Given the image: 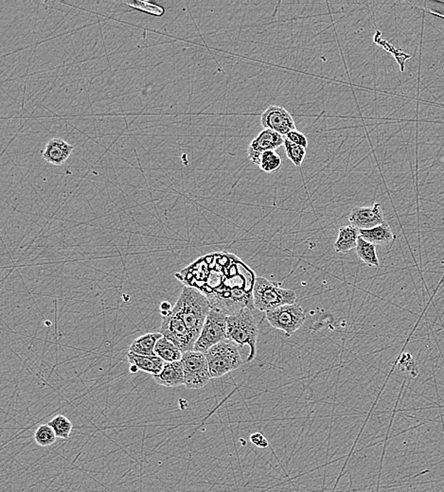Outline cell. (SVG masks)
<instances>
[{"label":"cell","instance_id":"1","mask_svg":"<svg viewBox=\"0 0 444 492\" xmlns=\"http://www.w3.org/2000/svg\"><path fill=\"white\" fill-rule=\"evenodd\" d=\"M212 305L207 297L195 288L184 286L173 310L182 318L195 341L199 338Z\"/></svg>","mask_w":444,"mask_h":492},{"label":"cell","instance_id":"2","mask_svg":"<svg viewBox=\"0 0 444 492\" xmlns=\"http://www.w3.org/2000/svg\"><path fill=\"white\" fill-rule=\"evenodd\" d=\"M227 339L238 345H247L250 349L247 361L251 362L256 356L257 341L259 337V325L250 308H243L235 314L227 315Z\"/></svg>","mask_w":444,"mask_h":492},{"label":"cell","instance_id":"3","mask_svg":"<svg viewBox=\"0 0 444 492\" xmlns=\"http://www.w3.org/2000/svg\"><path fill=\"white\" fill-rule=\"evenodd\" d=\"M297 297L294 291L279 287L267 278H255L252 289L253 307L260 312H269L280 306L295 304Z\"/></svg>","mask_w":444,"mask_h":492},{"label":"cell","instance_id":"4","mask_svg":"<svg viewBox=\"0 0 444 492\" xmlns=\"http://www.w3.org/2000/svg\"><path fill=\"white\" fill-rule=\"evenodd\" d=\"M240 345L232 340L218 343L213 345L205 356L207 358L208 369L212 379L225 376L230 372L234 371L244 364L240 354Z\"/></svg>","mask_w":444,"mask_h":492},{"label":"cell","instance_id":"5","mask_svg":"<svg viewBox=\"0 0 444 492\" xmlns=\"http://www.w3.org/2000/svg\"><path fill=\"white\" fill-rule=\"evenodd\" d=\"M227 315L220 310L212 308L204 327L197 341L195 342V352L205 354L213 345L227 339Z\"/></svg>","mask_w":444,"mask_h":492},{"label":"cell","instance_id":"6","mask_svg":"<svg viewBox=\"0 0 444 492\" xmlns=\"http://www.w3.org/2000/svg\"><path fill=\"white\" fill-rule=\"evenodd\" d=\"M181 362L184 367V386L186 389H203L212 380L207 358L202 352H195V350L184 352Z\"/></svg>","mask_w":444,"mask_h":492},{"label":"cell","instance_id":"7","mask_svg":"<svg viewBox=\"0 0 444 492\" xmlns=\"http://www.w3.org/2000/svg\"><path fill=\"white\" fill-rule=\"evenodd\" d=\"M267 319L274 329L282 330L287 337H290L304 324L306 315L304 309L295 303L267 312Z\"/></svg>","mask_w":444,"mask_h":492},{"label":"cell","instance_id":"8","mask_svg":"<svg viewBox=\"0 0 444 492\" xmlns=\"http://www.w3.org/2000/svg\"><path fill=\"white\" fill-rule=\"evenodd\" d=\"M160 332L163 337L172 341L183 354L195 349L197 341L182 318L178 317L173 310L167 317H163Z\"/></svg>","mask_w":444,"mask_h":492},{"label":"cell","instance_id":"9","mask_svg":"<svg viewBox=\"0 0 444 492\" xmlns=\"http://www.w3.org/2000/svg\"><path fill=\"white\" fill-rule=\"evenodd\" d=\"M260 123L264 129L276 132L286 136L290 132L296 130V124L291 114L279 106H270L260 116Z\"/></svg>","mask_w":444,"mask_h":492},{"label":"cell","instance_id":"10","mask_svg":"<svg viewBox=\"0 0 444 492\" xmlns=\"http://www.w3.org/2000/svg\"><path fill=\"white\" fill-rule=\"evenodd\" d=\"M284 144V136L269 129H264L248 146V159L259 166L260 156L262 153L267 151H276Z\"/></svg>","mask_w":444,"mask_h":492},{"label":"cell","instance_id":"11","mask_svg":"<svg viewBox=\"0 0 444 492\" xmlns=\"http://www.w3.org/2000/svg\"><path fill=\"white\" fill-rule=\"evenodd\" d=\"M351 225L359 230H371L384 223V216L380 204H374L372 207H357L352 210L349 216Z\"/></svg>","mask_w":444,"mask_h":492},{"label":"cell","instance_id":"12","mask_svg":"<svg viewBox=\"0 0 444 492\" xmlns=\"http://www.w3.org/2000/svg\"><path fill=\"white\" fill-rule=\"evenodd\" d=\"M73 151V146L61 138H52L46 144L43 158L47 162L54 166H61L68 160Z\"/></svg>","mask_w":444,"mask_h":492},{"label":"cell","instance_id":"13","mask_svg":"<svg viewBox=\"0 0 444 492\" xmlns=\"http://www.w3.org/2000/svg\"><path fill=\"white\" fill-rule=\"evenodd\" d=\"M156 384L165 387H178L184 385V367L182 362H165L162 371L153 375Z\"/></svg>","mask_w":444,"mask_h":492},{"label":"cell","instance_id":"14","mask_svg":"<svg viewBox=\"0 0 444 492\" xmlns=\"http://www.w3.org/2000/svg\"><path fill=\"white\" fill-rule=\"evenodd\" d=\"M127 357L131 365L153 376L161 373L165 365V362L158 356H145L129 352Z\"/></svg>","mask_w":444,"mask_h":492},{"label":"cell","instance_id":"15","mask_svg":"<svg viewBox=\"0 0 444 492\" xmlns=\"http://www.w3.org/2000/svg\"><path fill=\"white\" fill-rule=\"evenodd\" d=\"M360 237V230L352 225H345L339 228L336 242L334 243V250L337 253H348L356 248L357 242Z\"/></svg>","mask_w":444,"mask_h":492},{"label":"cell","instance_id":"16","mask_svg":"<svg viewBox=\"0 0 444 492\" xmlns=\"http://www.w3.org/2000/svg\"><path fill=\"white\" fill-rule=\"evenodd\" d=\"M360 237L374 245H388L393 242L395 235L388 223L384 222L371 230H360Z\"/></svg>","mask_w":444,"mask_h":492},{"label":"cell","instance_id":"17","mask_svg":"<svg viewBox=\"0 0 444 492\" xmlns=\"http://www.w3.org/2000/svg\"><path fill=\"white\" fill-rule=\"evenodd\" d=\"M162 337L163 335L160 332L143 335L131 344L129 352L138 355H145V356H156L155 354L156 345Z\"/></svg>","mask_w":444,"mask_h":492},{"label":"cell","instance_id":"18","mask_svg":"<svg viewBox=\"0 0 444 492\" xmlns=\"http://www.w3.org/2000/svg\"><path fill=\"white\" fill-rule=\"evenodd\" d=\"M155 354L165 362L181 361L183 356V352L172 341L165 337L160 338L156 343Z\"/></svg>","mask_w":444,"mask_h":492},{"label":"cell","instance_id":"19","mask_svg":"<svg viewBox=\"0 0 444 492\" xmlns=\"http://www.w3.org/2000/svg\"><path fill=\"white\" fill-rule=\"evenodd\" d=\"M356 250L357 256L365 265L372 266V267H377L380 265L376 253V245L359 237Z\"/></svg>","mask_w":444,"mask_h":492},{"label":"cell","instance_id":"20","mask_svg":"<svg viewBox=\"0 0 444 492\" xmlns=\"http://www.w3.org/2000/svg\"><path fill=\"white\" fill-rule=\"evenodd\" d=\"M48 424L53 429L57 439H64V441H68L73 429V422L63 415H58L53 417Z\"/></svg>","mask_w":444,"mask_h":492},{"label":"cell","instance_id":"21","mask_svg":"<svg viewBox=\"0 0 444 492\" xmlns=\"http://www.w3.org/2000/svg\"><path fill=\"white\" fill-rule=\"evenodd\" d=\"M282 159L276 151H267L260 156L259 167L264 173H271L280 170Z\"/></svg>","mask_w":444,"mask_h":492},{"label":"cell","instance_id":"22","mask_svg":"<svg viewBox=\"0 0 444 492\" xmlns=\"http://www.w3.org/2000/svg\"><path fill=\"white\" fill-rule=\"evenodd\" d=\"M284 146L287 158H288L297 167H300L302 163H304L305 156H306V149L291 143V141L286 138H284Z\"/></svg>","mask_w":444,"mask_h":492},{"label":"cell","instance_id":"23","mask_svg":"<svg viewBox=\"0 0 444 492\" xmlns=\"http://www.w3.org/2000/svg\"><path fill=\"white\" fill-rule=\"evenodd\" d=\"M57 436L49 424H43L36 429L34 441L41 447H49L56 443Z\"/></svg>","mask_w":444,"mask_h":492},{"label":"cell","instance_id":"24","mask_svg":"<svg viewBox=\"0 0 444 492\" xmlns=\"http://www.w3.org/2000/svg\"><path fill=\"white\" fill-rule=\"evenodd\" d=\"M131 8L138 10L141 12L156 17L162 16L165 14V10L163 7L153 4L152 2L141 1V0H135L133 2H125Z\"/></svg>","mask_w":444,"mask_h":492},{"label":"cell","instance_id":"25","mask_svg":"<svg viewBox=\"0 0 444 492\" xmlns=\"http://www.w3.org/2000/svg\"><path fill=\"white\" fill-rule=\"evenodd\" d=\"M399 367L403 371L408 372L411 376L416 377L419 373L418 365L411 354H404L402 355Z\"/></svg>","mask_w":444,"mask_h":492},{"label":"cell","instance_id":"26","mask_svg":"<svg viewBox=\"0 0 444 492\" xmlns=\"http://www.w3.org/2000/svg\"><path fill=\"white\" fill-rule=\"evenodd\" d=\"M285 138L289 139L291 143L301 146V147L305 149L308 147V139H307L306 136H305L304 133H301V132L297 131V129L296 130L290 132L288 135L285 136Z\"/></svg>","mask_w":444,"mask_h":492},{"label":"cell","instance_id":"27","mask_svg":"<svg viewBox=\"0 0 444 492\" xmlns=\"http://www.w3.org/2000/svg\"><path fill=\"white\" fill-rule=\"evenodd\" d=\"M250 442L258 448H267L269 446V442L267 441V437L262 433H254L250 436Z\"/></svg>","mask_w":444,"mask_h":492}]
</instances>
